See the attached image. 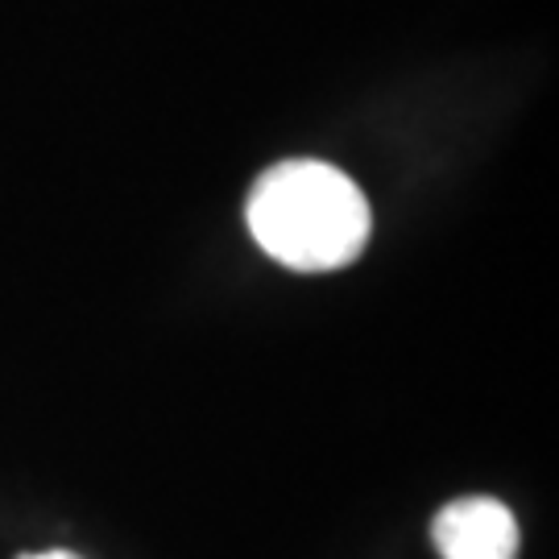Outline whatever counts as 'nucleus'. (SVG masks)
<instances>
[{
	"label": "nucleus",
	"mask_w": 559,
	"mask_h": 559,
	"mask_svg": "<svg viewBox=\"0 0 559 559\" xmlns=\"http://www.w3.org/2000/svg\"><path fill=\"white\" fill-rule=\"evenodd\" d=\"M443 559H519V519L498 498H456L431 519Z\"/></svg>",
	"instance_id": "obj_2"
},
{
	"label": "nucleus",
	"mask_w": 559,
	"mask_h": 559,
	"mask_svg": "<svg viewBox=\"0 0 559 559\" xmlns=\"http://www.w3.org/2000/svg\"><path fill=\"white\" fill-rule=\"evenodd\" d=\"M17 559H83L75 551H29V556H17Z\"/></svg>",
	"instance_id": "obj_3"
},
{
	"label": "nucleus",
	"mask_w": 559,
	"mask_h": 559,
	"mask_svg": "<svg viewBox=\"0 0 559 559\" xmlns=\"http://www.w3.org/2000/svg\"><path fill=\"white\" fill-rule=\"evenodd\" d=\"M245 221L270 258L302 274L357 261L373 228L357 182L316 158L270 166L249 191Z\"/></svg>",
	"instance_id": "obj_1"
}]
</instances>
